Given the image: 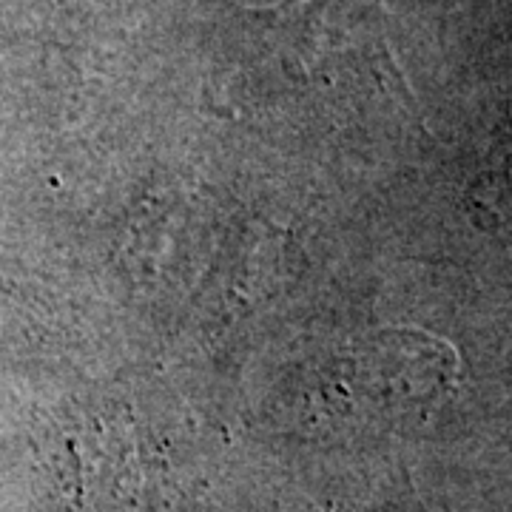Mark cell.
Instances as JSON below:
<instances>
[{"mask_svg": "<svg viewBox=\"0 0 512 512\" xmlns=\"http://www.w3.org/2000/svg\"><path fill=\"white\" fill-rule=\"evenodd\" d=\"M256 15H271L302 69H325L333 55L382 40V0H288L282 6H259Z\"/></svg>", "mask_w": 512, "mask_h": 512, "instance_id": "1", "label": "cell"}]
</instances>
